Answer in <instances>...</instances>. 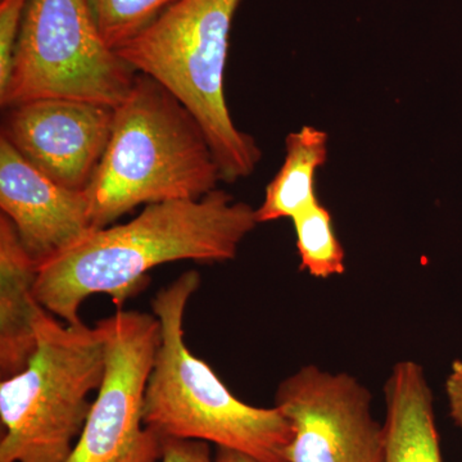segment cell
Listing matches in <instances>:
<instances>
[{"instance_id":"cell-1","label":"cell","mask_w":462,"mask_h":462,"mask_svg":"<svg viewBox=\"0 0 462 462\" xmlns=\"http://www.w3.org/2000/svg\"><path fill=\"white\" fill-rule=\"evenodd\" d=\"M257 225L256 208L221 189L200 199L147 205L129 223L94 230L39 267L35 297L67 325L80 324V307L93 294H107L121 310L145 287L154 267L234 260Z\"/></svg>"},{"instance_id":"cell-2","label":"cell","mask_w":462,"mask_h":462,"mask_svg":"<svg viewBox=\"0 0 462 462\" xmlns=\"http://www.w3.org/2000/svg\"><path fill=\"white\" fill-rule=\"evenodd\" d=\"M220 167L189 109L138 72L98 169L84 193L94 229L111 226L139 206L200 199L217 189Z\"/></svg>"},{"instance_id":"cell-3","label":"cell","mask_w":462,"mask_h":462,"mask_svg":"<svg viewBox=\"0 0 462 462\" xmlns=\"http://www.w3.org/2000/svg\"><path fill=\"white\" fill-rule=\"evenodd\" d=\"M199 285V273L189 270L152 300L161 336L145 389L144 424L162 439L202 440L258 462H291L293 430L281 410L240 401L185 345L184 315Z\"/></svg>"},{"instance_id":"cell-4","label":"cell","mask_w":462,"mask_h":462,"mask_svg":"<svg viewBox=\"0 0 462 462\" xmlns=\"http://www.w3.org/2000/svg\"><path fill=\"white\" fill-rule=\"evenodd\" d=\"M242 0H179L144 32L118 48L136 72L171 91L205 130L221 180L248 178L263 152L234 124L224 75L234 16Z\"/></svg>"},{"instance_id":"cell-5","label":"cell","mask_w":462,"mask_h":462,"mask_svg":"<svg viewBox=\"0 0 462 462\" xmlns=\"http://www.w3.org/2000/svg\"><path fill=\"white\" fill-rule=\"evenodd\" d=\"M38 346L23 372L2 380L0 462H66L106 374V334L99 321L63 325L42 309Z\"/></svg>"},{"instance_id":"cell-6","label":"cell","mask_w":462,"mask_h":462,"mask_svg":"<svg viewBox=\"0 0 462 462\" xmlns=\"http://www.w3.org/2000/svg\"><path fill=\"white\" fill-rule=\"evenodd\" d=\"M136 74L102 38L87 0H30L0 105L63 98L116 108Z\"/></svg>"},{"instance_id":"cell-7","label":"cell","mask_w":462,"mask_h":462,"mask_svg":"<svg viewBox=\"0 0 462 462\" xmlns=\"http://www.w3.org/2000/svg\"><path fill=\"white\" fill-rule=\"evenodd\" d=\"M99 324L106 334L105 378L66 462H160L163 439L144 424L160 321L121 309Z\"/></svg>"},{"instance_id":"cell-8","label":"cell","mask_w":462,"mask_h":462,"mask_svg":"<svg viewBox=\"0 0 462 462\" xmlns=\"http://www.w3.org/2000/svg\"><path fill=\"white\" fill-rule=\"evenodd\" d=\"M355 376L306 365L282 380L275 407L291 422V462H384V425Z\"/></svg>"},{"instance_id":"cell-9","label":"cell","mask_w":462,"mask_h":462,"mask_svg":"<svg viewBox=\"0 0 462 462\" xmlns=\"http://www.w3.org/2000/svg\"><path fill=\"white\" fill-rule=\"evenodd\" d=\"M5 111L0 136L21 157L60 187L87 189L111 138L115 108L42 98Z\"/></svg>"},{"instance_id":"cell-10","label":"cell","mask_w":462,"mask_h":462,"mask_svg":"<svg viewBox=\"0 0 462 462\" xmlns=\"http://www.w3.org/2000/svg\"><path fill=\"white\" fill-rule=\"evenodd\" d=\"M0 208L39 267L97 230L91 225L84 191L67 189L51 180L2 136Z\"/></svg>"},{"instance_id":"cell-11","label":"cell","mask_w":462,"mask_h":462,"mask_svg":"<svg viewBox=\"0 0 462 462\" xmlns=\"http://www.w3.org/2000/svg\"><path fill=\"white\" fill-rule=\"evenodd\" d=\"M39 264L14 224L0 215V376L23 372L38 346L36 321L44 307L35 297Z\"/></svg>"},{"instance_id":"cell-12","label":"cell","mask_w":462,"mask_h":462,"mask_svg":"<svg viewBox=\"0 0 462 462\" xmlns=\"http://www.w3.org/2000/svg\"><path fill=\"white\" fill-rule=\"evenodd\" d=\"M384 462H443L433 393L421 365L398 361L384 384Z\"/></svg>"},{"instance_id":"cell-13","label":"cell","mask_w":462,"mask_h":462,"mask_svg":"<svg viewBox=\"0 0 462 462\" xmlns=\"http://www.w3.org/2000/svg\"><path fill=\"white\" fill-rule=\"evenodd\" d=\"M328 158V135L322 130L303 126L285 141L284 162L267 185L263 202L256 208L258 224L293 218L318 199L316 172Z\"/></svg>"},{"instance_id":"cell-14","label":"cell","mask_w":462,"mask_h":462,"mask_svg":"<svg viewBox=\"0 0 462 462\" xmlns=\"http://www.w3.org/2000/svg\"><path fill=\"white\" fill-rule=\"evenodd\" d=\"M291 221L296 230L300 269L319 279L345 273V249L334 233L327 207L316 200Z\"/></svg>"},{"instance_id":"cell-15","label":"cell","mask_w":462,"mask_h":462,"mask_svg":"<svg viewBox=\"0 0 462 462\" xmlns=\"http://www.w3.org/2000/svg\"><path fill=\"white\" fill-rule=\"evenodd\" d=\"M102 38L114 51L151 26L179 0H87Z\"/></svg>"},{"instance_id":"cell-16","label":"cell","mask_w":462,"mask_h":462,"mask_svg":"<svg viewBox=\"0 0 462 462\" xmlns=\"http://www.w3.org/2000/svg\"><path fill=\"white\" fill-rule=\"evenodd\" d=\"M30 0H0V88L7 83L12 58Z\"/></svg>"},{"instance_id":"cell-17","label":"cell","mask_w":462,"mask_h":462,"mask_svg":"<svg viewBox=\"0 0 462 462\" xmlns=\"http://www.w3.org/2000/svg\"><path fill=\"white\" fill-rule=\"evenodd\" d=\"M160 462H215L208 443L191 439H163Z\"/></svg>"},{"instance_id":"cell-18","label":"cell","mask_w":462,"mask_h":462,"mask_svg":"<svg viewBox=\"0 0 462 462\" xmlns=\"http://www.w3.org/2000/svg\"><path fill=\"white\" fill-rule=\"evenodd\" d=\"M446 393L451 418L462 430V360H456L452 364L451 374L446 382Z\"/></svg>"},{"instance_id":"cell-19","label":"cell","mask_w":462,"mask_h":462,"mask_svg":"<svg viewBox=\"0 0 462 462\" xmlns=\"http://www.w3.org/2000/svg\"><path fill=\"white\" fill-rule=\"evenodd\" d=\"M215 462H258L251 456L242 454V452L234 451V449L221 448L218 447L217 455Z\"/></svg>"}]
</instances>
